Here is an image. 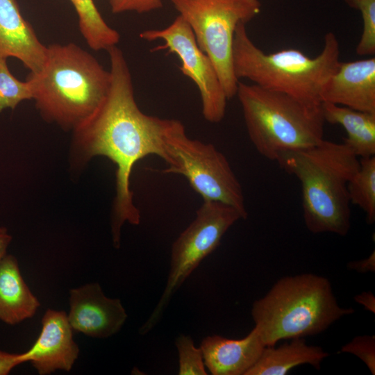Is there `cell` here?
<instances>
[{
  "label": "cell",
  "mask_w": 375,
  "mask_h": 375,
  "mask_svg": "<svg viewBox=\"0 0 375 375\" xmlns=\"http://www.w3.org/2000/svg\"><path fill=\"white\" fill-rule=\"evenodd\" d=\"M347 268L358 273H368L375 272V251L362 260L350 261L347 264Z\"/></svg>",
  "instance_id": "4316f807"
},
{
  "label": "cell",
  "mask_w": 375,
  "mask_h": 375,
  "mask_svg": "<svg viewBox=\"0 0 375 375\" xmlns=\"http://www.w3.org/2000/svg\"><path fill=\"white\" fill-rule=\"evenodd\" d=\"M107 51L109 90L98 108L73 130V143L78 162L103 156L116 165L111 233L113 245L119 248L123 224L140 222L130 185L135 164L149 155L164 160L167 138L182 122L144 113L135 101L131 74L122 50L114 46Z\"/></svg>",
  "instance_id": "6da1fadb"
},
{
  "label": "cell",
  "mask_w": 375,
  "mask_h": 375,
  "mask_svg": "<svg viewBox=\"0 0 375 375\" xmlns=\"http://www.w3.org/2000/svg\"><path fill=\"white\" fill-rule=\"evenodd\" d=\"M357 172L348 183L350 203L360 207L366 215V221L375 222V156L360 158Z\"/></svg>",
  "instance_id": "ffe728a7"
},
{
  "label": "cell",
  "mask_w": 375,
  "mask_h": 375,
  "mask_svg": "<svg viewBox=\"0 0 375 375\" xmlns=\"http://www.w3.org/2000/svg\"><path fill=\"white\" fill-rule=\"evenodd\" d=\"M78 15L79 31L85 42L94 51L117 46L119 33L102 17L93 0H69Z\"/></svg>",
  "instance_id": "d6986e66"
},
{
  "label": "cell",
  "mask_w": 375,
  "mask_h": 375,
  "mask_svg": "<svg viewBox=\"0 0 375 375\" xmlns=\"http://www.w3.org/2000/svg\"><path fill=\"white\" fill-rule=\"evenodd\" d=\"M325 122L342 126L347 132L343 142L358 158L375 156V113L356 110L328 102L322 103Z\"/></svg>",
  "instance_id": "ac0fdd59"
},
{
  "label": "cell",
  "mask_w": 375,
  "mask_h": 375,
  "mask_svg": "<svg viewBox=\"0 0 375 375\" xmlns=\"http://www.w3.org/2000/svg\"><path fill=\"white\" fill-rule=\"evenodd\" d=\"M178 354L179 375H206V365L201 348L194 345L190 335H179L176 339Z\"/></svg>",
  "instance_id": "603a6c76"
},
{
  "label": "cell",
  "mask_w": 375,
  "mask_h": 375,
  "mask_svg": "<svg viewBox=\"0 0 375 375\" xmlns=\"http://www.w3.org/2000/svg\"><path fill=\"white\" fill-rule=\"evenodd\" d=\"M244 219L231 206L212 201H203L190 224L174 241L167 284L151 315L140 328V333L149 331L158 323L170 299L200 262L219 246L228 228Z\"/></svg>",
  "instance_id": "9c48e42d"
},
{
  "label": "cell",
  "mask_w": 375,
  "mask_h": 375,
  "mask_svg": "<svg viewBox=\"0 0 375 375\" xmlns=\"http://www.w3.org/2000/svg\"><path fill=\"white\" fill-rule=\"evenodd\" d=\"M321 101L375 113V58L340 61L322 91Z\"/></svg>",
  "instance_id": "4fadbf2b"
},
{
  "label": "cell",
  "mask_w": 375,
  "mask_h": 375,
  "mask_svg": "<svg viewBox=\"0 0 375 375\" xmlns=\"http://www.w3.org/2000/svg\"><path fill=\"white\" fill-rule=\"evenodd\" d=\"M140 37L148 42H164L153 51L167 50V53L178 57L181 72L195 83L199 91L203 117L211 123L221 122L228 99L212 62L199 47L183 18L178 15L165 28L146 30L140 33Z\"/></svg>",
  "instance_id": "30bf717a"
},
{
  "label": "cell",
  "mask_w": 375,
  "mask_h": 375,
  "mask_svg": "<svg viewBox=\"0 0 375 375\" xmlns=\"http://www.w3.org/2000/svg\"><path fill=\"white\" fill-rule=\"evenodd\" d=\"M32 99L29 82L15 78L7 65V58H0V112L8 108L14 110L21 101Z\"/></svg>",
  "instance_id": "44dd1931"
},
{
  "label": "cell",
  "mask_w": 375,
  "mask_h": 375,
  "mask_svg": "<svg viewBox=\"0 0 375 375\" xmlns=\"http://www.w3.org/2000/svg\"><path fill=\"white\" fill-rule=\"evenodd\" d=\"M41 322V331L35 343L28 351L19 353L22 362H30L40 375H49L57 370L69 372L80 349L73 339L74 330L67 314L48 309Z\"/></svg>",
  "instance_id": "7c38bea8"
},
{
  "label": "cell",
  "mask_w": 375,
  "mask_h": 375,
  "mask_svg": "<svg viewBox=\"0 0 375 375\" xmlns=\"http://www.w3.org/2000/svg\"><path fill=\"white\" fill-rule=\"evenodd\" d=\"M190 27L199 47L209 57L228 99L236 96L238 82L233 65L237 27L261 10L259 0H171Z\"/></svg>",
  "instance_id": "52a82bcc"
},
{
  "label": "cell",
  "mask_w": 375,
  "mask_h": 375,
  "mask_svg": "<svg viewBox=\"0 0 375 375\" xmlns=\"http://www.w3.org/2000/svg\"><path fill=\"white\" fill-rule=\"evenodd\" d=\"M236 95L249 138L265 158L276 161L284 153L307 149L324 140L322 104L309 105L241 81Z\"/></svg>",
  "instance_id": "8992f818"
},
{
  "label": "cell",
  "mask_w": 375,
  "mask_h": 375,
  "mask_svg": "<svg viewBox=\"0 0 375 375\" xmlns=\"http://www.w3.org/2000/svg\"><path fill=\"white\" fill-rule=\"evenodd\" d=\"M47 49L23 17L17 0H0V58H17L30 72H38Z\"/></svg>",
  "instance_id": "5bb4252c"
},
{
  "label": "cell",
  "mask_w": 375,
  "mask_h": 375,
  "mask_svg": "<svg viewBox=\"0 0 375 375\" xmlns=\"http://www.w3.org/2000/svg\"><path fill=\"white\" fill-rule=\"evenodd\" d=\"M40 306L22 276L17 258L6 254L0 261V320L17 324L33 317Z\"/></svg>",
  "instance_id": "2e32d148"
},
{
  "label": "cell",
  "mask_w": 375,
  "mask_h": 375,
  "mask_svg": "<svg viewBox=\"0 0 375 375\" xmlns=\"http://www.w3.org/2000/svg\"><path fill=\"white\" fill-rule=\"evenodd\" d=\"M340 353H351L360 358L372 374H375V336L358 335L343 345Z\"/></svg>",
  "instance_id": "cb8c5ba5"
},
{
  "label": "cell",
  "mask_w": 375,
  "mask_h": 375,
  "mask_svg": "<svg viewBox=\"0 0 375 375\" xmlns=\"http://www.w3.org/2000/svg\"><path fill=\"white\" fill-rule=\"evenodd\" d=\"M276 162L301 183L307 229L345 236L351 215L347 185L360 165L352 149L324 139L313 147L284 153Z\"/></svg>",
  "instance_id": "3957f363"
},
{
  "label": "cell",
  "mask_w": 375,
  "mask_h": 375,
  "mask_svg": "<svg viewBox=\"0 0 375 375\" xmlns=\"http://www.w3.org/2000/svg\"><path fill=\"white\" fill-rule=\"evenodd\" d=\"M265 347L255 327L241 339L213 335L200 345L206 367L212 375H245Z\"/></svg>",
  "instance_id": "9a60e30c"
},
{
  "label": "cell",
  "mask_w": 375,
  "mask_h": 375,
  "mask_svg": "<svg viewBox=\"0 0 375 375\" xmlns=\"http://www.w3.org/2000/svg\"><path fill=\"white\" fill-rule=\"evenodd\" d=\"M12 240V236L7 228L0 227V261L6 255L7 248Z\"/></svg>",
  "instance_id": "f1b7e54d"
},
{
  "label": "cell",
  "mask_w": 375,
  "mask_h": 375,
  "mask_svg": "<svg viewBox=\"0 0 375 375\" xmlns=\"http://www.w3.org/2000/svg\"><path fill=\"white\" fill-rule=\"evenodd\" d=\"M110 10L112 13L118 14L124 12H136L138 13L149 12L162 7V0H109Z\"/></svg>",
  "instance_id": "d4e9b609"
},
{
  "label": "cell",
  "mask_w": 375,
  "mask_h": 375,
  "mask_svg": "<svg viewBox=\"0 0 375 375\" xmlns=\"http://www.w3.org/2000/svg\"><path fill=\"white\" fill-rule=\"evenodd\" d=\"M351 8L358 10L363 22L362 32L356 51L359 56L375 53V0H344Z\"/></svg>",
  "instance_id": "7402d4cb"
},
{
  "label": "cell",
  "mask_w": 375,
  "mask_h": 375,
  "mask_svg": "<svg viewBox=\"0 0 375 375\" xmlns=\"http://www.w3.org/2000/svg\"><path fill=\"white\" fill-rule=\"evenodd\" d=\"M354 300L366 310L375 313V297L372 292H362L356 295Z\"/></svg>",
  "instance_id": "83f0119b"
},
{
  "label": "cell",
  "mask_w": 375,
  "mask_h": 375,
  "mask_svg": "<svg viewBox=\"0 0 375 375\" xmlns=\"http://www.w3.org/2000/svg\"><path fill=\"white\" fill-rule=\"evenodd\" d=\"M165 174L183 176L203 201L221 202L247 217L242 186L226 156L213 144L187 136L182 124L167 138Z\"/></svg>",
  "instance_id": "ba28073f"
},
{
  "label": "cell",
  "mask_w": 375,
  "mask_h": 375,
  "mask_svg": "<svg viewBox=\"0 0 375 375\" xmlns=\"http://www.w3.org/2000/svg\"><path fill=\"white\" fill-rule=\"evenodd\" d=\"M324 42L322 50L314 58L295 49L266 53L254 44L246 24L241 23L236 28L233 44L235 76L305 103L320 105L322 91L340 62L336 35L328 32Z\"/></svg>",
  "instance_id": "277c9868"
},
{
  "label": "cell",
  "mask_w": 375,
  "mask_h": 375,
  "mask_svg": "<svg viewBox=\"0 0 375 375\" xmlns=\"http://www.w3.org/2000/svg\"><path fill=\"white\" fill-rule=\"evenodd\" d=\"M328 356L321 347L307 344L303 338H295L277 347H265L245 375H285L304 364L319 369L321 362Z\"/></svg>",
  "instance_id": "e0dca14e"
},
{
  "label": "cell",
  "mask_w": 375,
  "mask_h": 375,
  "mask_svg": "<svg viewBox=\"0 0 375 375\" xmlns=\"http://www.w3.org/2000/svg\"><path fill=\"white\" fill-rule=\"evenodd\" d=\"M19 353H10L0 349V375H7L22 364Z\"/></svg>",
  "instance_id": "484cf974"
},
{
  "label": "cell",
  "mask_w": 375,
  "mask_h": 375,
  "mask_svg": "<svg viewBox=\"0 0 375 375\" xmlns=\"http://www.w3.org/2000/svg\"><path fill=\"white\" fill-rule=\"evenodd\" d=\"M26 80L43 119L73 131L103 101L111 74L94 56L70 42L47 46L42 67Z\"/></svg>",
  "instance_id": "7a4b0ae2"
},
{
  "label": "cell",
  "mask_w": 375,
  "mask_h": 375,
  "mask_svg": "<svg viewBox=\"0 0 375 375\" xmlns=\"http://www.w3.org/2000/svg\"><path fill=\"white\" fill-rule=\"evenodd\" d=\"M68 321L74 331L104 339L123 326L127 313L119 299L106 297L98 283L69 290Z\"/></svg>",
  "instance_id": "8fae6325"
},
{
  "label": "cell",
  "mask_w": 375,
  "mask_h": 375,
  "mask_svg": "<svg viewBox=\"0 0 375 375\" xmlns=\"http://www.w3.org/2000/svg\"><path fill=\"white\" fill-rule=\"evenodd\" d=\"M354 311L339 305L327 278L303 273L279 278L253 302L251 316L263 344L269 347L322 333Z\"/></svg>",
  "instance_id": "5b68a950"
}]
</instances>
